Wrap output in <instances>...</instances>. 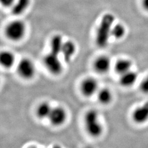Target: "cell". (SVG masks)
I'll return each instance as SVG.
<instances>
[{
	"label": "cell",
	"instance_id": "1",
	"mask_svg": "<svg viewBox=\"0 0 148 148\" xmlns=\"http://www.w3.org/2000/svg\"><path fill=\"white\" fill-rule=\"evenodd\" d=\"M115 20V16L111 13H106L103 16L95 35V43L99 47H106L108 45Z\"/></svg>",
	"mask_w": 148,
	"mask_h": 148
},
{
	"label": "cell",
	"instance_id": "2",
	"mask_svg": "<svg viewBox=\"0 0 148 148\" xmlns=\"http://www.w3.org/2000/svg\"><path fill=\"white\" fill-rule=\"evenodd\" d=\"M86 130L91 137H100L103 132V126L99 120V115L95 109H90L85 116Z\"/></svg>",
	"mask_w": 148,
	"mask_h": 148
},
{
	"label": "cell",
	"instance_id": "8",
	"mask_svg": "<svg viewBox=\"0 0 148 148\" xmlns=\"http://www.w3.org/2000/svg\"><path fill=\"white\" fill-rule=\"evenodd\" d=\"M111 60L110 57L103 55L95 59L93 67L95 71L99 74H105L111 68Z\"/></svg>",
	"mask_w": 148,
	"mask_h": 148
},
{
	"label": "cell",
	"instance_id": "4",
	"mask_svg": "<svg viewBox=\"0 0 148 148\" xmlns=\"http://www.w3.org/2000/svg\"><path fill=\"white\" fill-rule=\"evenodd\" d=\"M16 70L18 74L25 79H32L36 72L35 64L28 58L22 59L18 64Z\"/></svg>",
	"mask_w": 148,
	"mask_h": 148
},
{
	"label": "cell",
	"instance_id": "21",
	"mask_svg": "<svg viewBox=\"0 0 148 148\" xmlns=\"http://www.w3.org/2000/svg\"><path fill=\"white\" fill-rule=\"evenodd\" d=\"M142 5H143L144 8L148 11V0H143L142 1Z\"/></svg>",
	"mask_w": 148,
	"mask_h": 148
},
{
	"label": "cell",
	"instance_id": "18",
	"mask_svg": "<svg viewBox=\"0 0 148 148\" xmlns=\"http://www.w3.org/2000/svg\"><path fill=\"white\" fill-rule=\"evenodd\" d=\"M126 32L125 27L121 23L114 24L112 27L111 36L116 40H120L125 36Z\"/></svg>",
	"mask_w": 148,
	"mask_h": 148
},
{
	"label": "cell",
	"instance_id": "17",
	"mask_svg": "<svg viewBox=\"0 0 148 148\" xmlns=\"http://www.w3.org/2000/svg\"><path fill=\"white\" fill-rule=\"evenodd\" d=\"M52 108L47 102H43L37 107L36 110L37 116L41 119H48Z\"/></svg>",
	"mask_w": 148,
	"mask_h": 148
},
{
	"label": "cell",
	"instance_id": "9",
	"mask_svg": "<svg viewBox=\"0 0 148 148\" xmlns=\"http://www.w3.org/2000/svg\"><path fill=\"white\" fill-rule=\"evenodd\" d=\"M132 119L138 124H142L148 120V101L138 106L132 113Z\"/></svg>",
	"mask_w": 148,
	"mask_h": 148
},
{
	"label": "cell",
	"instance_id": "16",
	"mask_svg": "<svg viewBox=\"0 0 148 148\" xmlns=\"http://www.w3.org/2000/svg\"><path fill=\"white\" fill-rule=\"evenodd\" d=\"M30 0H16L12 5V12L14 15H20L29 7Z\"/></svg>",
	"mask_w": 148,
	"mask_h": 148
},
{
	"label": "cell",
	"instance_id": "11",
	"mask_svg": "<svg viewBox=\"0 0 148 148\" xmlns=\"http://www.w3.org/2000/svg\"><path fill=\"white\" fill-rule=\"evenodd\" d=\"M76 50V45L72 41H66L64 42L61 54H63L64 60L66 63H69L71 60Z\"/></svg>",
	"mask_w": 148,
	"mask_h": 148
},
{
	"label": "cell",
	"instance_id": "3",
	"mask_svg": "<svg viewBox=\"0 0 148 148\" xmlns=\"http://www.w3.org/2000/svg\"><path fill=\"white\" fill-rule=\"evenodd\" d=\"M26 32L25 23L20 20L10 23L5 29V35L12 41H17L24 37Z\"/></svg>",
	"mask_w": 148,
	"mask_h": 148
},
{
	"label": "cell",
	"instance_id": "12",
	"mask_svg": "<svg viewBox=\"0 0 148 148\" xmlns=\"http://www.w3.org/2000/svg\"><path fill=\"white\" fill-rule=\"evenodd\" d=\"M16 57L10 51H3L0 52V65L6 69L12 68L15 63Z\"/></svg>",
	"mask_w": 148,
	"mask_h": 148
},
{
	"label": "cell",
	"instance_id": "10",
	"mask_svg": "<svg viewBox=\"0 0 148 148\" xmlns=\"http://www.w3.org/2000/svg\"><path fill=\"white\" fill-rule=\"evenodd\" d=\"M138 77L137 73L131 70L120 75L119 82L120 85L123 87H130L135 84L137 81Z\"/></svg>",
	"mask_w": 148,
	"mask_h": 148
},
{
	"label": "cell",
	"instance_id": "13",
	"mask_svg": "<svg viewBox=\"0 0 148 148\" xmlns=\"http://www.w3.org/2000/svg\"><path fill=\"white\" fill-rule=\"evenodd\" d=\"M132 62L128 59H119L115 65V70L120 75L131 70L132 67Z\"/></svg>",
	"mask_w": 148,
	"mask_h": 148
},
{
	"label": "cell",
	"instance_id": "7",
	"mask_svg": "<svg viewBox=\"0 0 148 148\" xmlns=\"http://www.w3.org/2000/svg\"><path fill=\"white\" fill-rule=\"evenodd\" d=\"M66 112L63 108L57 106L53 108L48 117L51 123L54 126H60L66 119Z\"/></svg>",
	"mask_w": 148,
	"mask_h": 148
},
{
	"label": "cell",
	"instance_id": "5",
	"mask_svg": "<svg viewBox=\"0 0 148 148\" xmlns=\"http://www.w3.org/2000/svg\"><path fill=\"white\" fill-rule=\"evenodd\" d=\"M44 63L48 70L54 75H59L63 70V65L59 56L51 52L45 57Z\"/></svg>",
	"mask_w": 148,
	"mask_h": 148
},
{
	"label": "cell",
	"instance_id": "14",
	"mask_svg": "<svg viewBox=\"0 0 148 148\" xmlns=\"http://www.w3.org/2000/svg\"><path fill=\"white\" fill-rule=\"evenodd\" d=\"M97 99L103 105H108L112 101L113 95L111 90L108 88H102L97 93Z\"/></svg>",
	"mask_w": 148,
	"mask_h": 148
},
{
	"label": "cell",
	"instance_id": "6",
	"mask_svg": "<svg viewBox=\"0 0 148 148\" xmlns=\"http://www.w3.org/2000/svg\"><path fill=\"white\" fill-rule=\"evenodd\" d=\"M99 90L98 82L94 77H87L83 80L81 84V92L86 97H92L97 94Z\"/></svg>",
	"mask_w": 148,
	"mask_h": 148
},
{
	"label": "cell",
	"instance_id": "19",
	"mask_svg": "<svg viewBox=\"0 0 148 148\" xmlns=\"http://www.w3.org/2000/svg\"><path fill=\"white\" fill-rule=\"evenodd\" d=\"M140 90L145 94H148V75L140 84Z\"/></svg>",
	"mask_w": 148,
	"mask_h": 148
},
{
	"label": "cell",
	"instance_id": "20",
	"mask_svg": "<svg viewBox=\"0 0 148 148\" xmlns=\"http://www.w3.org/2000/svg\"><path fill=\"white\" fill-rule=\"evenodd\" d=\"M16 0H0V3L4 6H12Z\"/></svg>",
	"mask_w": 148,
	"mask_h": 148
},
{
	"label": "cell",
	"instance_id": "15",
	"mask_svg": "<svg viewBox=\"0 0 148 148\" xmlns=\"http://www.w3.org/2000/svg\"><path fill=\"white\" fill-rule=\"evenodd\" d=\"M63 38L60 35H56L51 40V53L59 56L62 53L63 46Z\"/></svg>",
	"mask_w": 148,
	"mask_h": 148
}]
</instances>
